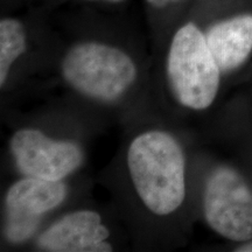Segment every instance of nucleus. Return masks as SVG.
<instances>
[{
	"label": "nucleus",
	"mask_w": 252,
	"mask_h": 252,
	"mask_svg": "<svg viewBox=\"0 0 252 252\" xmlns=\"http://www.w3.org/2000/svg\"><path fill=\"white\" fill-rule=\"evenodd\" d=\"M126 167L147 212L168 217L182 207L187 195V162L174 134L158 127L135 134L126 151Z\"/></svg>",
	"instance_id": "f257e3e1"
},
{
	"label": "nucleus",
	"mask_w": 252,
	"mask_h": 252,
	"mask_svg": "<svg viewBox=\"0 0 252 252\" xmlns=\"http://www.w3.org/2000/svg\"><path fill=\"white\" fill-rule=\"evenodd\" d=\"M145 1H146L147 5H150L151 7L156 9H162L169 7V6L179 4V2L184 1V0H145Z\"/></svg>",
	"instance_id": "9d476101"
},
{
	"label": "nucleus",
	"mask_w": 252,
	"mask_h": 252,
	"mask_svg": "<svg viewBox=\"0 0 252 252\" xmlns=\"http://www.w3.org/2000/svg\"><path fill=\"white\" fill-rule=\"evenodd\" d=\"M202 213L208 226L220 237L235 243L252 239V188L232 166L220 165L208 175Z\"/></svg>",
	"instance_id": "20e7f679"
},
{
	"label": "nucleus",
	"mask_w": 252,
	"mask_h": 252,
	"mask_svg": "<svg viewBox=\"0 0 252 252\" xmlns=\"http://www.w3.org/2000/svg\"><path fill=\"white\" fill-rule=\"evenodd\" d=\"M82 1H89V2H105V4H122V2L127 1V0H82Z\"/></svg>",
	"instance_id": "f8f14e48"
},
{
	"label": "nucleus",
	"mask_w": 252,
	"mask_h": 252,
	"mask_svg": "<svg viewBox=\"0 0 252 252\" xmlns=\"http://www.w3.org/2000/svg\"><path fill=\"white\" fill-rule=\"evenodd\" d=\"M9 150L24 176L63 181L84 161L80 144L56 139L35 127L19 128L12 134Z\"/></svg>",
	"instance_id": "39448f33"
},
{
	"label": "nucleus",
	"mask_w": 252,
	"mask_h": 252,
	"mask_svg": "<svg viewBox=\"0 0 252 252\" xmlns=\"http://www.w3.org/2000/svg\"><path fill=\"white\" fill-rule=\"evenodd\" d=\"M234 251L238 252H252V239H249L247 242L238 243L237 247L234 249Z\"/></svg>",
	"instance_id": "9b49d317"
},
{
	"label": "nucleus",
	"mask_w": 252,
	"mask_h": 252,
	"mask_svg": "<svg viewBox=\"0 0 252 252\" xmlns=\"http://www.w3.org/2000/svg\"><path fill=\"white\" fill-rule=\"evenodd\" d=\"M165 72L173 98L182 108L204 111L215 103L223 74L196 24L186 23L173 34Z\"/></svg>",
	"instance_id": "7ed1b4c3"
},
{
	"label": "nucleus",
	"mask_w": 252,
	"mask_h": 252,
	"mask_svg": "<svg viewBox=\"0 0 252 252\" xmlns=\"http://www.w3.org/2000/svg\"><path fill=\"white\" fill-rule=\"evenodd\" d=\"M27 49V31L23 21L5 17L0 20V87L4 89L15 62Z\"/></svg>",
	"instance_id": "1a4fd4ad"
},
{
	"label": "nucleus",
	"mask_w": 252,
	"mask_h": 252,
	"mask_svg": "<svg viewBox=\"0 0 252 252\" xmlns=\"http://www.w3.org/2000/svg\"><path fill=\"white\" fill-rule=\"evenodd\" d=\"M63 181L24 176L11 185L4 202V236L9 244L20 245L30 241L42 217L64 202L68 186Z\"/></svg>",
	"instance_id": "423d86ee"
},
{
	"label": "nucleus",
	"mask_w": 252,
	"mask_h": 252,
	"mask_svg": "<svg viewBox=\"0 0 252 252\" xmlns=\"http://www.w3.org/2000/svg\"><path fill=\"white\" fill-rule=\"evenodd\" d=\"M60 72L75 93L104 104L125 97L139 76L137 63L127 52L98 40L78 41L69 47L62 56Z\"/></svg>",
	"instance_id": "f03ea898"
},
{
	"label": "nucleus",
	"mask_w": 252,
	"mask_h": 252,
	"mask_svg": "<svg viewBox=\"0 0 252 252\" xmlns=\"http://www.w3.org/2000/svg\"><path fill=\"white\" fill-rule=\"evenodd\" d=\"M37 248L48 252H110V230L94 210L80 209L63 215L43 230Z\"/></svg>",
	"instance_id": "0eeeda50"
},
{
	"label": "nucleus",
	"mask_w": 252,
	"mask_h": 252,
	"mask_svg": "<svg viewBox=\"0 0 252 252\" xmlns=\"http://www.w3.org/2000/svg\"><path fill=\"white\" fill-rule=\"evenodd\" d=\"M204 35L222 74L238 70L252 55V13L216 21L207 28Z\"/></svg>",
	"instance_id": "6e6552de"
}]
</instances>
